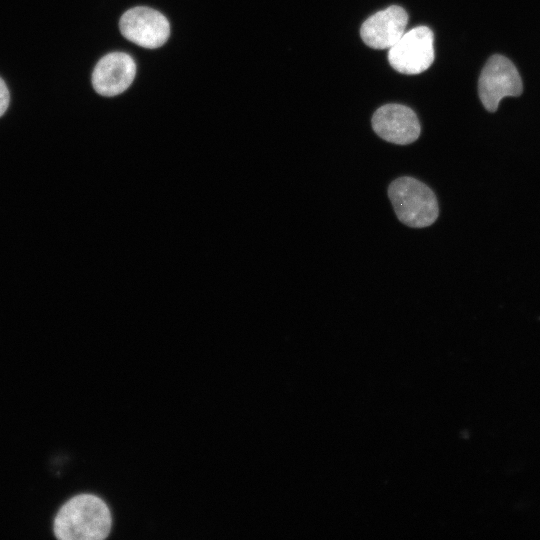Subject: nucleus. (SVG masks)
<instances>
[{
	"label": "nucleus",
	"mask_w": 540,
	"mask_h": 540,
	"mask_svg": "<svg viewBox=\"0 0 540 540\" xmlns=\"http://www.w3.org/2000/svg\"><path fill=\"white\" fill-rule=\"evenodd\" d=\"M112 525L106 503L93 494H79L68 500L54 519L53 531L61 540H101Z\"/></svg>",
	"instance_id": "f257e3e1"
},
{
	"label": "nucleus",
	"mask_w": 540,
	"mask_h": 540,
	"mask_svg": "<svg viewBox=\"0 0 540 540\" xmlns=\"http://www.w3.org/2000/svg\"><path fill=\"white\" fill-rule=\"evenodd\" d=\"M388 197L397 218L413 228L432 225L439 215L438 201L433 191L423 182L408 176L392 181Z\"/></svg>",
	"instance_id": "f03ea898"
},
{
	"label": "nucleus",
	"mask_w": 540,
	"mask_h": 540,
	"mask_svg": "<svg viewBox=\"0 0 540 540\" xmlns=\"http://www.w3.org/2000/svg\"><path fill=\"white\" fill-rule=\"evenodd\" d=\"M522 91L521 77L515 65L502 55L491 56L478 82L479 97L485 109L494 112L504 97L519 96Z\"/></svg>",
	"instance_id": "7ed1b4c3"
},
{
	"label": "nucleus",
	"mask_w": 540,
	"mask_h": 540,
	"mask_svg": "<svg viewBox=\"0 0 540 540\" xmlns=\"http://www.w3.org/2000/svg\"><path fill=\"white\" fill-rule=\"evenodd\" d=\"M433 32L426 26H419L404 33L389 48L388 60L396 71L415 75L427 70L434 60Z\"/></svg>",
	"instance_id": "20e7f679"
},
{
	"label": "nucleus",
	"mask_w": 540,
	"mask_h": 540,
	"mask_svg": "<svg viewBox=\"0 0 540 540\" xmlns=\"http://www.w3.org/2000/svg\"><path fill=\"white\" fill-rule=\"evenodd\" d=\"M119 28L126 39L148 49L162 46L170 35L167 18L159 11L144 6L127 10L120 18Z\"/></svg>",
	"instance_id": "39448f33"
},
{
	"label": "nucleus",
	"mask_w": 540,
	"mask_h": 540,
	"mask_svg": "<svg viewBox=\"0 0 540 540\" xmlns=\"http://www.w3.org/2000/svg\"><path fill=\"white\" fill-rule=\"evenodd\" d=\"M375 133L387 142L407 145L416 141L421 127L415 112L401 104H386L372 117Z\"/></svg>",
	"instance_id": "423d86ee"
},
{
	"label": "nucleus",
	"mask_w": 540,
	"mask_h": 540,
	"mask_svg": "<svg viewBox=\"0 0 540 540\" xmlns=\"http://www.w3.org/2000/svg\"><path fill=\"white\" fill-rule=\"evenodd\" d=\"M135 75L136 64L132 57L124 52H112L98 61L91 80L98 94L112 97L128 89Z\"/></svg>",
	"instance_id": "0eeeda50"
},
{
	"label": "nucleus",
	"mask_w": 540,
	"mask_h": 540,
	"mask_svg": "<svg viewBox=\"0 0 540 540\" xmlns=\"http://www.w3.org/2000/svg\"><path fill=\"white\" fill-rule=\"evenodd\" d=\"M407 23V12L398 5H392L366 19L360 28V35L371 48H390L405 33Z\"/></svg>",
	"instance_id": "6e6552de"
},
{
	"label": "nucleus",
	"mask_w": 540,
	"mask_h": 540,
	"mask_svg": "<svg viewBox=\"0 0 540 540\" xmlns=\"http://www.w3.org/2000/svg\"><path fill=\"white\" fill-rule=\"evenodd\" d=\"M10 95L4 80L0 77V117L9 106Z\"/></svg>",
	"instance_id": "1a4fd4ad"
}]
</instances>
